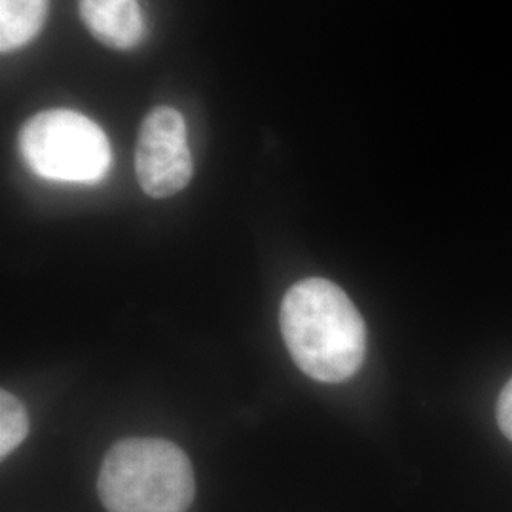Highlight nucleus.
Returning <instances> with one entry per match:
<instances>
[{"label":"nucleus","instance_id":"obj_6","mask_svg":"<svg viewBox=\"0 0 512 512\" xmlns=\"http://www.w3.org/2000/svg\"><path fill=\"white\" fill-rule=\"evenodd\" d=\"M50 0H0V50L16 52L40 35Z\"/></svg>","mask_w":512,"mask_h":512},{"label":"nucleus","instance_id":"obj_8","mask_svg":"<svg viewBox=\"0 0 512 512\" xmlns=\"http://www.w3.org/2000/svg\"><path fill=\"white\" fill-rule=\"evenodd\" d=\"M497 421L503 435L512 442V378L503 387L497 401Z\"/></svg>","mask_w":512,"mask_h":512},{"label":"nucleus","instance_id":"obj_1","mask_svg":"<svg viewBox=\"0 0 512 512\" xmlns=\"http://www.w3.org/2000/svg\"><path fill=\"white\" fill-rule=\"evenodd\" d=\"M279 323L294 363L317 382H346L365 361V321L329 279L310 277L293 285L281 302Z\"/></svg>","mask_w":512,"mask_h":512},{"label":"nucleus","instance_id":"obj_7","mask_svg":"<svg viewBox=\"0 0 512 512\" xmlns=\"http://www.w3.org/2000/svg\"><path fill=\"white\" fill-rule=\"evenodd\" d=\"M29 433V416L25 406L8 393L0 391V458L12 454Z\"/></svg>","mask_w":512,"mask_h":512},{"label":"nucleus","instance_id":"obj_2","mask_svg":"<svg viewBox=\"0 0 512 512\" xmlns=\"http://www.w3.org/2000/svg\"><path fill=\"white\" fill-rule=\"evenodd\" d=\"M97 492L109 512H186L196 495L192 463L164 439L116 442L99 469Z\"/></svg>","mask_w":512,"mask_h":512},{"label":"nucleus","instance_id":"obj_3","mask_svg":"<svg viewBox=\"0 0 512 512\" xmlns=\"http://www.w3.org/2000/svg\"><path fill=\"white\" fill-rule=\"evenodd\" d=\"M19 150L38 177L57 183H97L112 164L105 131L88 116L69 109L35 114L21 128Z\"/></svg>","mask_w":512,"mask_h":512},{"label":"nucleus","instance_id":"obj_5","mask_svg":"<svg viewBox=\"0 0 512 512\" xmlns=\"http://www.w3.org/2000/svg\"><path fill=\"white\" fill-rule=\"evenodd\" d=\"M80 16L93 37L112 50H133L147 35L139 0H80Z\"/></svg>","mask_w":512,"mask_h":512},{"label":"nucleus","instance_id":"obj_4","mask_svg":"<svg viewBox=\"0 0 512 512\" xmlns=\"http://www.w3.org/2000/svg\"><path fill=\"white\" fill-rule=\"evenodd\" d=\"M135 173L143 192L164 200L179 194L194 175L184 116L173 107L150 110L139 129Z\"/></svg>","mask_w":512,"mask_h":512}]
</instances>
